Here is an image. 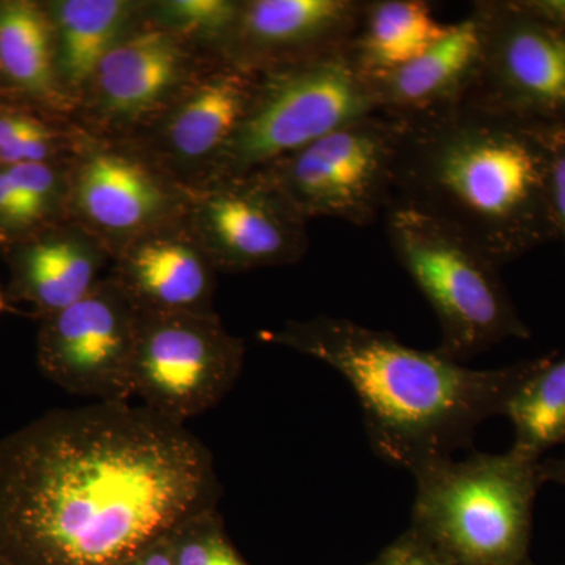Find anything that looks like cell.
Returning <instances> with one entry per match:
<instances>
[{
    "label": "cell",
    "instance_id": "cell-4",
    "mask_svg": "<svg viewBox=\"0 0 565 565\" xmlns=\"http://www.w3.org/2000/svg\"><path fill=\"white\" fill-rule=\"evenodd\" d=\"M542 457L512 446L503 455L471 452L414 475L408 541L451 565H533L534 501L545 484Z\"/></svg>",
    "mask_w": 565,
    "mask_h": 565
},
{
    "label": "cell",
    "instance_id": "cell-5",
    "mask_svg": "<svg viewBox=\"0 0 565 565\" xmlns=\"http://www.w3.org/2000/svg\"><path fill=\"white\" fill-rule=\"evenodd\" d=\"M385 228L397 262L433 307L437 351L462 363L508 338H527L497 266L481 248L429 214L393 202Z\"/></svg>",
    "mask_w": 565,
    "mask_h": 565
},
{
    "label": "cell",
    "instance_id": "cell-30",
    "mask_svg": "<svg viewBox=\"0 0 565 565\" xmlns=\"http://www.w3.org/2000/svg\"><path fill=\"white\" fill-rule=\"evenodd\" d=\"M399 541L403 544V555H401L399 564L397 565H451L418 548V546L408 541L405 534L401 535Z\"/></svg>",
    "mask_w": 565,
    "mask_h": 565
},
{
    "label": "cell",
    "instance_id": "cell-15",
    "mask_svg": "<svg viewBox=\"0 0 565 565\" xmlns=\"http://www.w3.org/2000/svg\"><path fill=\"white\" fill-rule=\"evenodd\" d=\"M363 7L362 0H241L221 57L259 74L345 51Z\"/></svg>",
    "mask_w": 565,
    "mask_h": 565
},
{
    "label": "cell",
    "instance_id": "cell-6",
    "mask_svg": "<svg viewBox=\"0 0 565 565\" xmlns=\"http://www.w3.org/2000/svg\"><path fill=\"white\" fill-rule=\"evenodd\" d=\"M371 114L370 81L348 50L264 71L212 180L258 172Z\"/></svg>",
    "mask_w": 565,
    "mask_h": 565
},
{
    "label": "cell",
    "instance_id": "cell-10",
    "mask_svg": "<svg viewBox=\"0 0 565 565\" xmlns=\"http://www.w3.org/2000/svg\"><path fill=\"white\" fill-rule=\"evenodd\" d=\"M139 319V310L107 274L76 303L40 319L41 374L95 403H129Z\"/></svg>",
    "mask_w": 565,
    "mask_h": 565
},
{
    "label": "cell",
    "instance_id": "cell-23",
    "mask_svg": "<svg viewBox=\"0 0 565 565\" xmlns=\"http://www.w3.org/2000/svg\"><path fill=\"white\" fill-rule=\"evenodd\" d=\"M504 416L514 426V448L542 457L565 446V359H550L512 397Z\"/></svg>",
    "mask_w": 565,
    "mask_h": 565
},
{
    "label": "cell",
    "instance_id": "cell-29",
    "mask_svg": "<svg viewBox=\"0 0 565 565\" xmlns=\"http://www.w3.org/2000/svg\"><path fill=\"white\" fill-rule=\"evenodd\" d=\"M122 565H173L172 546H170V535L156 542L150 548L141 552L139 556Z\"/></svg>",
    "mask_w": 565,
    "mask_h": 565
},
{
    "label": "cell",
    "instance_id": "cell-25",
    "mask_svg": "<svg viewBox=\"0 0 565 565\" xmlns=\"http://www.w3.org/2000/svg\"><path fill=\"white\" fill-rule=\"evenodd\" d=\"M241 0H145L143 20L207 54L221 55Z\"/></svg>",
    "mask_w": 565,
    "mask_h": 565
},
{
    "label": "cell",
    "instance_id": "cell-3",
    "mask_svg": "<svg viewBox=\"0 0 565 565\" xmlns=\"http://www.w3.org/2000/svg\"><path fill=\"white\" fill-rule=\"evenodd\" d=\"M396 120L393 202L451 226L497 266L555 236L552 126L470 99Z\"/></svg>",
    "mask_w": 565,
    "mask_h": 565
},
{
    "label": "cell",
    "instance_id": "cell-14",
    "mask_svg": "<svg viewBox=\"0 0 565 565\" xmlns=\"http://www.w3.org/2000/svg\"><path fill=\"white\" fill-rule=\"evenodd\" d=\"M258 74L212 55L189 84L131 137L188 188L211 181L243 121Z\"/></svg>",
    "mask_w": 565,
    "mask_h": 565
},
{
    "label": "cell",
    "instance_id": "cell-24",
    "mask_svg": "<svg viewBox=\"0 0 565 565\" xmlns=\"http://www.w3.org/2000/svg\"><path fill=\"white\" fill-rule=\"evenodd\" d=\"M81 134L73 120L0 102V166L70 161Z\"/></svg>",
    "mask_w": 565,
    "mask_h": 565
},
{
    "label": "cell",
    "instance_id": "cell-21",
    "mask_svg": "<svg viewBox=\"0 0 565 565\" xmlns=\"http://www.w3.org/2000/svg\"><path fill=\"white\" fill-rule=\"evenodd\" d=\"M449 28L423 0H367L349 55L364 76H377L418 58Z\"/></svg>",
    "mask_w": 565,
    "mask_h": 565
},
{
    "label": "cell",
    "instance_id": "cell-9",
    "mask_svg": "<svg viewBox=\"0 0 565 565\" xmlns=\"http://www.w3.org/2000/svg\"><path fill=\"white\" fill-rule=\"evenodd\" d=\"M245 345L217 313H140L132 393L143 407L178 424L204 414L232 392Z\"/></svg>",
    "mask_w": 565,
    "mask_h": 565
},
{
    "label": "cell",
    "instance_id": "cell-20",
    "mask_svg": "<svg viewBox=\"0 0 565 565\" xmlns=\"http://www.w3.org/2000/svg\"><path fill=\"white\" fill-rule=\"evenodd\" d=\"M54 31L55 70L76 110L107 54L143 24L145 0H44Z\"/></svg>",
    "mask_w": 565,
    "mask_h": 565
},
{
    "label": "cell",
    "instance_id": "cell-33",
    "mask_svg": "<svg viewBox=\"0 0 565 565\" xmlns=\"http://www.w3.org/2000/svg\"><path fill=\"white\" fill-rule=\"evenodd\" d=\"M0 565H17L11 561V557L3 552L2 546H0Z\"/></svg>",
    "mask_w": 565,
    "mask_h": 565
},
{
    "label": "cell",
    "instance_id": "cell-11",
    "mask_svg": "<svg viewBox=\"0 0 565 565\" xmlns=\"http://www.w3.org/2000/svg\"><path fill=\"white\" fill-rule=\"evenodd\" d=\"M212 55L143 21L99 63L71 120L90 136L131 139Z\"/></svg>",
    "mask_w": 565,
    "mask_h": 565
},
{
    "label": "cell",
    "instance_id": "cell-12",
    "mask_svg": "<svg viewBox=\"0 0 565 565\" xmlns=\"http://www.w3.org/2000/svg\"><path fill=\"white\" fill-rule=\"evenodd\" d=\"M189 189L188 218L218 273L289 266L307 255V223L262 173Z\"/></svg>",
    "mask_w": 565,
    "mask_h": 565
},
{
    "label": "cell",
    "instance_id": "cell-26",
    "mask_svg": "<svg viewBox=\"0 0 565 565\" xmlns=\"http://www.w3.org/2000/svg\"><path fill=\"white\" fill-rule=\"evenodd\" d=\"M173 565H250L226 534L217 508L204 509L170 534Z\"/></svg>",
    "mask_w": 565,
    "mask_h": 565
},
{
    "label": "cell",
    "instance_id": "cell-1",
    "mask_svg": "<svg viewBox=\"0 0 565 565\" xmlns=\"http://www.w3.org/2000/svg\"><path fill=\"white\" fill-rule=\"evenodd\" d=\"M221 492L185 424L129 403L61 408L0 440V546L17 565H122Z\"/></svg>",
    "mask_w": 565,
    "mask_h": 565
},
{
    "label": "cell",
    "instance_id": "cell-18",
    "mask_svg": "<svg viewBox=\"0 0 565 565\" xmlns=\"http://www.w3.org/2000/svg\"><path fill=\"white\" fill-rule=\"evenodd\" d=\"M484 58V32L478 13L451 24L444 39L415 61L370 76L379 114L405 118L467 102Z\"/></svg>",
    "mask_w": 565,
    "mask_h": 565
},
{
    "label": "cell",
    "instance_id": "cell-16",
    "mask_svg": "<svg viewBox=\"0 0 565 565\" xmlns=\"http://www.w3.org/2000/svg\"><path fill=\"white\" fill-rule=\"evenodd\" d=\"M109 275L139 313H215L218 270L185 217L126 245Z\"/></svg>",
    "mask_w": 565,
    "mask_h": 565
},
{
    "label": "cell",
    "instance_id": "cell-34",
    "mask_svg": "<svg viewBox=\"0 0 565 565\" xmlns=\"http://www.w3.org/2000/svg\"><path fill=\"white\" fill-rule=\"evenodd\" d=\"M6 294L0 291V315L3 313V311L9 310V305H7Z\"/></svg>",
    "mask_w": 565,
    "mask_h": 565
},
{
    "label": "cell",
    "instance_id": "cell-32",
    "mask_svg": "<svg viewBox=\"0 0 565 565\" xmlns=\"http://www.w3.org/2000/svg\"><path fill=\"white\" fill-rule=\"evenodd\" d=\"M401 555H403V544H401L399 539H397L392 545L386 546L381 555L364 565H397L399 564Z\"/></svg>",
    "mask_w": 565,
    "mask_h": 565
},
{
    "label": "cell",
    "instance_id": "cell-31",
    "mask_svg": "<svg viewBox=\"0 0 565 565\" xmlns=\"http://www.w3.org/2000/svg\"><path fill=\"white\" fill-rule=\"evenodd\" d=\"M541 471L544 482H555L565 487V456L542 460Z\"/></svg>",
    "mask_w": 565,
    "mask_h": 565
},
{
    "label": "cell",
    "instance_id": "cell-8",
    "mask_svg": "<svg viewBox=\"0 0 565 565\" xmlns=\"http://www.w3.org/2000/svg\"><path fill=\"white\" fill-rule=\"evenodd\" d=\"M68 178V221L114 258L137 237L188 214V185L132 140L82 131Z\"/></svg>",
    "mask_w": 565,
    "mask_h": 565
},
{
    "label": "cell",
    "instance_id": "cell-13",
    "mask_svg": "<svg viewBox=\"0 0 565 565\" xmlns=\"http://www.w3.org/2000/svg\"><path fill=\"white\" fill-rule=\"evenodd\" d=\"M484 58L470 102L535 125H565V32L514 2H476Z\"/></svg>",
    "mask_w": 565,
    "mask_h": 565
},
{
    "label": "cell",
    "instance_id": "cell-27",
    "mask_svg": "<svg viewBox=\"0 0 565 565\" xmlns=\"http://www.w3.org/2000/svg\"><path fill=\"white\" fill-rule=\"evenodd\" d=\"M548 195L555 232L565 243V125L550 128Z\"/></svg>",
    "mask_w": 565,
    "mask_h": 565
},
{
    "label": "cell",
    "instance_id": "cell-17",
    "mask_svg": "<svg viewBox=\"0 0 565 565\" xmlns=\"http://www.w3.org/2000/svg\"><path fill=\"white\" fill-rule=\"evenodd\" d=\"M9 267L7 297L41 318L65 310L103 280L114 256L71 221L54 223L0 248Z\"/></svg>",
    "mask_w": 565,
    "mask_h": 565
},
{
    "label": "cell",
    "instance_id": "cell-7",
    "mask_svg": "<svg viewBox=\"0 0 565 565\" xmlns=\"http://www.w3.org/2000/svg\"><path fill=\"white\" fill-rule=\"evenodd\" d=\"M399 121L371 114L258 170L305 222L338 218L366 226L394 199Z\"/></svg>",
    "mask_w": 565,
    "mask_h": 565
},
{
    "label": "cell",
    "instance_id": "cell-19",
    "mask_svg": "<svg viewBox=\"0 0 565 565\" xmlns=\"http://www.w3.org/2000/svg\"><path fill=\"white\" fill-rule=\"evenodd\" d=\"M0 102L73 118V103L55 70L54 31L44 0H0Z\"/></svg>",
    "mask_w": 565,
    "mask_h": 565
},
{
    "label": "cell",
    "instance_id": "cell-2",
    "mask_svg": "<svg viewBox=\"0 0 565 565\" xmlns=\"http://www.w3.org/2000/svg\"><path fill=\"white\" fill-rule=\"evenodd\" d=\"M259 340L303 353L343 375L362 405L375 456L416 475L473 448L478 427L504 415L514 394L552 356L473 370L394 334L332 316L263 330Z\"/></svg>",
    "mask_w": 565,
    "mask_h": 565
},
{
    "label": "cell",
    "instance_id": "cell-22",
    "mask_svg": "<svg viewBox=\"0 0 565 565\" xmlns=\"http://www.w3.org/2000/svg\"><path fill=\"white\" fill-rule=\"evenodd\" d=\"M70 161L0 166V248L68 221Z\"/></svg>",
    "mask_w": 565,
    "mask_h": 565
},
{
    "label": "cell",
    "instance_id": "cell-28",
    "mask_svg": "<svg viewBox=\"0 0 565 565\" xmlns=\"http://www.w3.org/2000/svg\"><path fill=\"white\" fill-rule=\"evenodd\" d=\"M514 3L535 21L565 32V0H523Z\"/></svg>",
    "mask_w": 565,
    "mask_h": 565
}]
</instances>
